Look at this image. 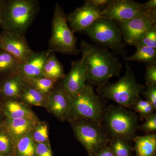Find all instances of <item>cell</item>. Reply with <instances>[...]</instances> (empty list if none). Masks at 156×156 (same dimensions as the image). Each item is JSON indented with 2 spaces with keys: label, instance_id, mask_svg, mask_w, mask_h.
<instances>
[{
  "label": "cell",
  "instance_id": "cell-32",
  "mask_svg": "<svg viewBox=\"0 0 156 156\" xmlns=\"http://www.w3.org/2000/svg\"><path fill=\"white\" fill-rule=\"evenodd\" d=\"M36 156H53L50 142L36 143Z\"/></svg>",
  "mask_w": 156,
  "mask_h": 156
},
{
  "label": "cell",
  "instance_id": "cell-7",
  "mask_svg": "<svg viewBox=\"0 0 156 156\" xmlns=\"http://www.w3.org/2000/svg\"><path fill=\"white\" fill-rule=\"evenodd\" d=\"M84 33L100 46L126 57L125 44L122 30L115 21L105 18L97 20Z\"/></svg>",
  "mask_w": 156,
  "mask_h": 156
},
{
  "label": "cell",
  "instance_id": "cell-36",
  "mask_svg": "<svg viewBox=\"0 0 156 156\" xmlns=\"http://www.w3.org/2000/svg\"><path fill=\"white\" fill-rule=\"evenodd\" d=\"M143 4L147 11L156 10V0H150L146 2L143 3Z\"/></svg>",
  "mask_w": 156,
  "mask_h": 156
},
{
  "label": "cell",
  "instance_id": "cell-19",
  "mask_svg": "<svg viewBox=\"0 0 156 156\" xmlns=\"http://www.w3.org/2000/svg\"><path fill=\"white\" fill-rule=\"evenodd\" d=\"M133 140L135 142L134 151L136 156H155V134H147L143 136H135Z\"/></svg>",
  "mask_w": 156,
  "mask_h": 156
},
{
  "label": "cell",
  "instance_id": "cell-22",
  "mask_svg": "<svg viewBox=\"0 0 156 156\" xmlns=\"http://www.w3.org/2000/svg\"><path fill=\"white\" fill-rule=\"evenodd\" d=\"M135 47V53L124 58V60L144 62L147 65L156 64V49L141 45H136Z\"/></svg>",
  "mask_w": 156,
  "mask_h": 156
},
{
  "label": "cell",
  "instance_id": "cell-15",
  "mask_svg": "<svg viewBox=\"0 0 156 156\" xmlns=\"http://www.w3.org/2000/svg\"><path fill=\"white\" fill-rule=\"evenodd\" d=\"M87 71L83 63V58L72 62L69 73L62 80V87L70 95L81 92L86 86Z\"/></svg>",
  "mask_w": 156,
  "mask_h": 156
},
{
  "label": "cell",
  "instance_id": "cell-35",
  "mask_svg": "<svg viewBox=\"0 0 156 156\" xmlns=\"http://www.w3.org/2000/svg\"><path fill=\"white\" fill-rule=\"evenodd\" d=\"M95 156H115L108 145L101 149Z\"/></svg>",
  "mask_w": 156,
  "mask_h": 156
},
{
  "label": "cell",
  "instance_id": "cell-40",
  "mask_svg": "<svg viewBox=\"0 0 156 156\" xmlns=\"http://www.w3.org/2000/svg\"><path fill=\"white\" fill-rule=\"evenodd\" d=\"M0 156H5L4 155H3L1 154H0Z\"/></svg>",
  "mask_w": 156,
  "mask_h": 156
},
{
  "label": "cell",
  "instance_id": "cell-17",
  "mask_svg": "<svg viewBox=\"0 0 156 156\" xmlns=\"http://www.w3.org/2000/svg\"><path fill=\"white\" fill-rule=\"evenodd\" d=\"M26 84L24 80L17 74L1 77V103L8 100H19Z\"/></svg>",
  "mask_w": 156,
  "mask_h": 156
},
{
  "label": "cell",
  "instance_id": "cell-38",
  "mask_svg": "<svg viewBox=\"0 0 156 156\" xmlns=\"http://www.w3.org/2000/svg\"><path fill=\"white\" fill-rule=\"evenodd\" d=\"M5 117L2 111L1 107H0V126L2 125V123L3 122V121L5 119Z\"/></svg>",
  "mask_w": 156,
  "mask_h": 156
},
{
  "label": "cell",
  "instance_id": "cell-9",
  "mask_svg": "<svg viewBox=\"0 0 156 156\" xmlns=\"http://www.w3.org/2000/svg\"><path fill=\"white\" fill-rule=\"evenodd\" d=\"M116 23L122 30L125 44L135 46L146 32L156 27V10Z\"/></svg>",
  "mask_w": 156,
  "mask_h": 156
},
{
  "label": "cell",
  "instance_id": "cell-4",
  "mask_svg": "<svg viewBox=\"0 0 156 156\" xmlns=\"http://www.w3.org/2000/svg\"><path fill=\"white\" fill-rule=\"evenodd\" d=\"M71 106L68 122L83 119L101 123L105 109L101 98L94 91L93 86L86 84L81 92L70 95Z\"/></svg>",
  "mask_w": 156,
  "mask_h": 156
},
{
  "label": "cell",
  "instance_id": "cell-34",
  "mask_svg": "<svg viewBox=\"0 0 156 156\" xmlns=\"http://www.w3.org/2000/svg\"><path fill=\"white\" fill-rule=\"evenodd\" d=\"M91 1L98 9L101 11L108 5L111 0H91Z\"/></svg>",
  "mask_w": 156,
  "mask_h": 156
},
{
  "label": "cell",
  "instance_id": "cell-16",
  "mask_svg": "<svg viewBox=\"0 0 156 156\" xmlns=\"http://www.w3.org/2000/svg\"><path fill=\"white\" fill-rule=\"evenodd\" d=\"M0 107L5 118L39 120L30 106L20 100L4 101L0 103Z\"/></svg>",
  "mask_w": 156,
  "mask_h": 156
},
{
  "label": "cell",
  "instance_id": "cell-23",
  "mask_svg": "<svg viewBox=\"0 0 156 156\" xmlns=\"http://www.w3.org/2000/svg\"><path fill=\"white\" fill-rule=\"evenodd\" d=\"M20 63L11 54L0 50V77L17 74Z\"/></svg>",
  "mask_w": 156,
  "mask_h": 156
},
{
  "label": "cell",
  "instance_id": "cell-39",
  "mask_svg": "<svg viewBox=\"0 0 156 156\" xmlns=\"http://www.w3.org/2000/svg\"><path fill=\"white\" fill-rule=\"evenodd\" d=\"M1 77H0V103H1Z\"/></svg>",
  "mask_w": 156,
  "mask_h": 156
},
{
  "label": "cell",
  "instance_id": "cell-14",
  "mask_svg": "<svg viewBox=\"0 0 156 156\" xmlns=\"http://www.w3.org/2000/svg\"><path fill=\"white\" fill-rule=\"evenodd\" d=\"M52 50L48 49L34 52L26 60L20 64L17 74L24 80L43 76L44 66Z\"/></svg>",
  "mask_w": 156,
  "mask_h": 156
},
{
  "label": "cell",
  "instance_id": "cell-12",
  "mask_svg": "<svg viewBox=\"0 0 156 156\" xmlns=\"http://www.w3.org/2000/svg\"><path fill=\"white\" fill-rule=\"evenodd\" d=\"M0 50L11 54L20 62L25 61L34 53L24 35L6 30L0 33Z\"/></svg>",
  "mask_w": 156,
  "mask_h": 156
},
{
  "label": "cell",
  "instance_id": "cell-37",
  "mask_svg": "<svg viewBox=\"0 0 156 156\" xmlns=\"http://www.w3.org/2000/svg\"><path fill=\"white\" fill-rule=\"evenodd\" d=\"M6 1L5 0H0V19H1V17H2V14L3 11H4V9L5 7Z\"/></svg>",
  "mask_w": 156,
  "mask_h": 156
},
{
  "label": "cell",
  "instance_id": "cell-6",
  "mask_svg": "<svg viewBox=\"0 0 156 156\" xmlns=\"http://www.w3.org/2000/svg\"><path fill=\"white\" fill-rule=\"evenodd\" d=\"M138 117L122 107L110 105L105 111L103 120L112 138H121L129 141L138 129Z\"/></svg>",
  "mask_w": 156,
  "mask_h": 156
},
{
  "label": "cell",
  "instance_id": "cell-26",
  "mask_svg": "<svg viewBox=\"0 0 156 156\" xmlns=\"http://www.w3.org/2000/svg\"><path fill=\"white\" fill-rule=\"evenodd\" d=\"M32 137L36 144L50 142L49 126L46 121H37L31 131Z\"/></svg>",
  "mask_w": 156,
  "mask_h": 156
},
{
  "label": "cell",
  "instance_id": "cell-13",
  "mask_svg": "<svg viewBox=\"0 0 156 156\" xmlns=\"http://www.w3.org/2000/svg\"><path fill=\"white\" fill-rule=\"evenodd\" d=\"M71 97L62 87L56 84L47 96L45 108L61 122L68 121L70 111Z\"/></svg>",
  "mask_w": 156,
  "mask_h": 156
},
{
  "label": "cell",
  "instance_id": "cell-21",
  "mask_svg": "<svg viewBox=\"0 0 156 156\" xmlns=\"http://www.w3.org/2000/svg\"><path fill=\"white\" fill-rule=\"evenodd\" d=\"M47 96L42 94L29 84H26L19 100L29 106L45 107Z\"/></svg>",
  "mask_w": 156,
  "mask_h": 156
},
{
  "label": "cell",
  "instance_id": "cell-31",
  "mask_svg": "<svg viewBox=\"0 0 156 156\" xmlns=\"http://www.w3.org/2000/svg\"><path fill=\"white\" fill-rule=\"evenodd\" d=\"M147 89L143 93L146 100L156 109V85L146 83Z\"/></svg>",
  "mask_w": 156,
  "mask_h": 156
},
{
  "label": "cell",
  "instance_id": "cell-11",
  "mask_svg": "<svg viewBox=\"0 0 156 156\" xmlns=\"http://www.w3.org/2000/svg\"><path fill=\"white\" fill-rule=\"evenodd\" d=\"M101 18V10L98 9L91 0L85 1L83 6L76 8L66 15L67 23L74 33H84L95 21Z\"/></svg>",
  "mask_w": 156,
  "mask_h": 156
},
{
  "label": "cell",
  "instance_id": "cell-1",
  "mask_svg": "<svg viewBox=\"0 0 156 156\" xmlns=\"http://www.w3.org/2000/svg\"><path fill=\"white\" fill-rule=\"evenodd\" d=\"M80 51L87 71V82L89 85L101 87L110 79L119 77L122 63L108 49L92 44L86 41L80 44Z\"/></svg>",
  "mask_w": 156,
  "mask_h": 156
},
{
  "label": "cell",
  "instance_id": "cell-2",
  "mask_svg": "<svg viewBox=\"0 0 156 156\" xmlns=\"http://www.w3.org/2000/svg\"><path fill=\"white\" fill-rule=\"evenodd\" d=\"M40 9L37 0H9L0 19L3 30L24 35Z\"/></svg>",
  "mask_w": 156,
  "mask_h": 156
},
{
  "label": "cell",
  "instance_id": "cell-3",
  "mask_svg": "<svg viewBox=\"0 0 156 156\" xmlns=\"http://www.w3.org/2000/svg\"><path fill=\"white\" fill-rule=\"evenodd\" d=\"M126 71L125 75L114 83L105 84L98 87L101 97L113 101L122 107L131 106L140 97L145 87L137 83L130 66L125 60Z\"/></svg>",
  "mask_w": 156,
  "mask_h": 156
},
{
  "label": "cell",
  "instance_id": "cell-5",
  "mask_svg": "<svg viewBox=\"0 0 156 156\" xmlns=\"http://www.w3.org/2000/svg\"><path fill=\"white\" fill-rule=\"evenodd\" d=\"M76 43V38L68 24L64 10L59 4H56L53 11L49 49L63 54L78 55L80 51L77 48Z\"/></svg>",
  "mask_w": 156,
  "mask_h": 156
},
{
  "label": "cell",
  "instance_id": "cell-27",
  "mask_svg": "<svg viewBox=\"0 0 156 156\" xmlns=\"http://www.w3.org/2000/svg\"><path fill=\"white\" fill-rule=\"evenodd\" d=\"M128 142L121 138H112L108 146L115 156H131L132 148Z\"/></svg>",
  "mask_w": 156,
  "mask_h": 156
},
{
  "label": "cell",
  "instance_id": "cell-18",
  "mask_svg": "<svg viewBox=\"0 0 156 156\" xmlns=\"http://www.w3.org/2000/svg\"><path fill=\"white\" fill-rule=\"evenodd\" d=\"M38 120L5 118L0 127L8 132L15 144L20 138L30 133Z\"/></svg>",
  "mask_w": 156,
  "mask_h": 156
},
{
  "label": "cell",
  "instance_id": "cell-20",
  "mask_svg": "<svg viewBox=\"0 0 156 156\" xmlns=\"http://www.w3.org/2000/svg\"><path fill=\"white\" fill-rule=\"evenodd\" d=\"M64 68L56 56L52 52L44 66L43 76L51 79L56 83L62 80L66 76Z\"/></svg>",
  "mask_w": 156,
  "mask_h": 156
},
{
  "label": "cell",
  "instance_id": "cell-30",
  "mask_svg": "<svg viewBox=\"0 0 156 156\" xmlns=\"http://www.w3.org/2000/svg\"><path fill=\"white\" fill-rule=\"evenodd\" d=\"M138 129L146 134H150L156 131V115L154 114L145 119V122L141 126H138Z\"/></svg>",
  "mask_w": 156,
  "mask_h": 156
},
{
  "label": "cell",
  "instance_id": "cell-8",
  "mask_svg": "<svg viewBox=\"0 0 156 156\" xmlns=\"http://www.w3.org/2000/svg\"><path fill=\"white\" fill-rule=\"evenodd\" d=\"M76 138L84 147L89 156H95L110 141L100 123L79 119L69 122Z\"/></svg>",
  "mask_w": 156,
  "mask_h": 156
},
{
  "label": "cell",
  "instance_id": "cell-33",
  "mask_svg": "<svg viewBox=\"0 0 156 156\" xmlns=\"http://www.w3.org/2000/svg\"><path fill=\"white\" fill-rule=\"evenodd\" d=\"M146 83L156 85V64H146Z\"/></svg>",
  "mask_w": 156,
  "mask_h": 156
},
{
  "label": "cell",
  "instance_id": "cell-25",
  "mask_svg": "<svg viewBox=\"0 0 156 156\" xmlns=\"http://www.w3.org/2000/svg\"><path fill=\"white\" fill-rule=\"evenodd\" d=\"M26 83L29 84L39 92L48 96L55 88L56 82L44 76L24 80Z\"/></svg>",
  "mask_w": 156,
  "mask_h": 156
},
{
  "label": "cell",
  "instance_id": "cell-28",
  "mask_svg": "<svg viewBox=\"0 0 156 156\" xmlns=\"http://www.w3.org/2000/svg\"><path fill=\"white\" fill-rule=\"evenodd\" d=\"M15 143L10 135L0 127V154L5 156H14Z\"/></svg>",
  "mask_w": 156,
  "mask_h": 156
},
{
  "label": "cell",
  "instance_id": "cell-29",
  "mask_svg": "<svg viewBox=\"0 0 156 156\" xmlns=\"http://www.w3.org/2000/svg\"><path fill=\"white\" fill-rule=\"evenodd\" d=\"M136 45H143L156 49V27L146 32Z\"/></svg>",
  "mask_w": 156,
  "mask_h": 156
},
{
  "label": "cell",
  "instance_id": "cell-24",
  "mask_svg": "<svg viewBox=\"0 0 156 156\" xmlns=\"http://www.w3.org/2000/svg\"><path fill=\"white\" fill-rule=\"evenodd\" d=\"M14 156H36V143L32 137L31 132L15 143Z\"/></svg>",
  "mask_w": 156,
  "mask_h": 156
},
{
  "label": "cell",
  "instance_id": "cell-10",
  "mask_svg": "<svg viewBox=\"0 0 156 156\" xmlns=\"http://www.w3.org/2000/svg\"><path fill=\"white\" fill-rule=\"evenodd\" d=\"M152 11H147L143 3L132 0H111L105 9L101 10L102 18L121 22L142 16Z\"/></svg>",
  "mask_w": 156,
  "mask_h": 156
}]
</instances>
